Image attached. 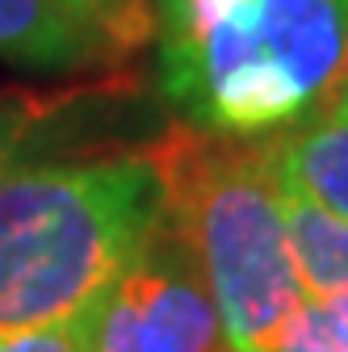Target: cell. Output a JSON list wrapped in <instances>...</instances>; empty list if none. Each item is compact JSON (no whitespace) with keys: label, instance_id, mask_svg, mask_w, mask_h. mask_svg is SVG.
I'll list each match as a JSON object with an SVG mask.
<instances>
[{"label":"cell","instance_id":"1","mask_svg":"<svg viewBox=\"0 0 348 352\" xmlns=\"http://www.w3.org/2000/svg\"><path fill=\"white\" fill-rule=\"evenodd\" d=\"M151 30L164 101L214 139L285 135L348 72V0H155Z\"/></svg>","mask_w":348,"mask_h":352},{"label":"cell","instance_id":"5","mask_svg":"<svg viewBox=\"0 0 348 352\" xmlns=\"http://www.w3.org/2000/svg\"><path fill=\"white\" fill-rule=\"evenodd\" d=\"M147 34L143 0H0V59L30 72L93 67Z\"/></svg>","mask_w":348,"mask_h":352},{"label":"cell","instance_id":"10","mask_svg":"<svg viewBox=\"0 0 348 352\" xmlns=\"http://www.w3.org/2000/svg\"><path fill=\"white\" fill-rule=\"evenodd\" d=\"M51 122V109L47 105H38V101H0V172L21 164V147L34 139V130L38 126H47Z\"/></svg>","mask_w":348,"mask_h":352},{"label":"cell","instance_id":"6","mask_svg":"<svg viewBox=\"0 0 348 352\" xmlns=\"http://www.w3.org/2000/svg\"><path fill=\"white\" fill-rule=\"evenodd\" d=\"M281 189L348 227V101L331 97L311 122L269 139Z\"/></svg>","mask_w":348,"mask_h":352},{"label":"cell","instance_id":"7","mask_svg":"<svg viewBox=\"0 0 348 352\" xmlns=\"http://www.w3.org/2000/svg\"><path fill=\"white\" fill-rule=\"evenodd\" d=\"M281 206H285V227H290L298 273L307 281V289L311 294H348V227L290 189H281Z\"/></svg>","mask_w":348,"mask_h":352},{"label":"cell","instance_id":"9","mask_svg":"<svg viewBox=\"0 0 348 352\" xmlns=\"http://www.w3.org/2000/svg\"><path fill=\"white\" fill-rule=\"evenodd\" d=\"M89 319H93V302H84L76 315L59 323L30 327V331H5L0 336V352H89Z\"/></svg>","mask_w":348,"mask_h":352},{"label":"cell","instance_id":"3","mask_svg":"<svg viewBox=\"0 0 348 352\" xmlns=\"http://www.w3.org/2000/svg\"><path fill=\"white\" fill-rule=\"evenodd\" d=\"M164 223L185 239L219 306L227 352H260L307 298L269 139H214L177 122L143 147Z\"/></svg>","mask_w":348,"mask_h":352},{"label":"cell","instance_id":"4","mask_svg":"<svg viewBox=\"0 0 348 352\" xmlns=\"http://www.w3.org/2000/svg\"><path fill=\"white\" fill-rule=\"evenodd\" d=\"M89 352H227L210 285L164 218L93 298Z\"/></svg>","mask_w":348,"mask_h":352},{"label":"cell","instance_id":"8","mask_svg":"<svg viewBox=\"0 0 348 352\" xmlns=\"http://www.w3.org/2000/svg\"><path fill=\"white\" fill-rule=\"evenodd\" d=\"M260 352H348V294H307Z\"/></svg>","mask_w":348,"mask_h":352},{"label":"cell","instance_id":"11","mask_svg":"<svg viewBox=\"0 0 348 352\" xmlns=\"http://www.w3.org/2000/svg\"><path fill=\"white\" fill-rule=\"evenodd\" d=\"M336 97H340V101H348V72H344V80H340V88H336Z\"/></svg>","mask_w":348,"mask_h":352},{"label":"cell","instance_id":"2","mask_svg":"<svg viewBox=\"0 0 348 352\" xmlns=\"http://www.w3.org/2000/svg\"><path fill=\"white\" fill-rule=\"evenodd\" d=\"M164 218L143 151L0 172V336L93 302Z\"/></svg>","mask_w":348,"mask_h":352}]
</instances>
